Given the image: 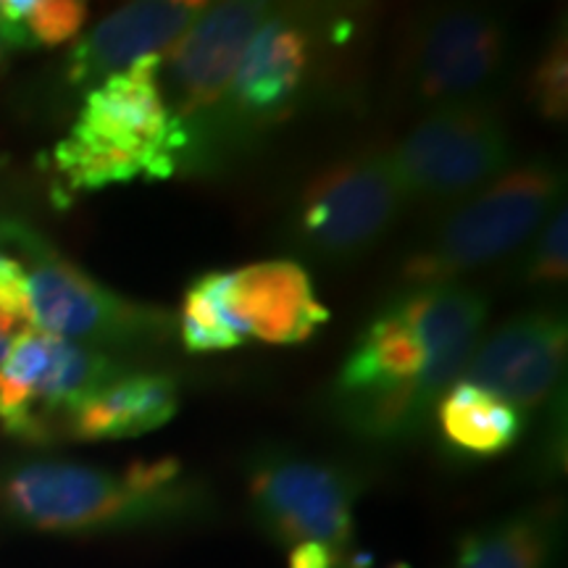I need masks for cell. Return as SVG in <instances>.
Returning a JSON list of instances; mask_svg holds the SVG:
<instances>
[{
	"label": "cell",
	"instance_id": "6da1fadb",
	"mask_svg": "<svg viewBox=\"0 0 568 568\" xmlns=\"http://www.w3.org/2000/svg\"><path fill=\"white\" fill-rule=\"evenodd\" d=\"M11 518L40 531L142 529L197 516L203 495L184 479L176 458L130 464L113 474L67 460H27L13 466L0 485Z\"/></svg>",
	"mask_w": 568,
	"mask_h": 568
},
{
	"label": "cell",
	"instance_id": "7a4b0ae2",
	"mask_svg": "<svg viewBox=\"0 0 568 568\" xmlns=\"http://www.w3.org/2000/svg\"><path fill=\"white\" fill-rule=\"evenodd\" d=\"M161 69L163 55H151L105 77L84 95L80 119L53 151L55 169L71 190L176 174L187 140L166 105Z\"/></svg>",
	"mask_w": 568,
	"mask_h": 568
},
{
	"label": "cell",
	"instance_id": "3957f363",
	"mask_svg": "<svg viewBox=\"0 0 568 568\" xmlns=\"http://www.w3.org/2000/svg\"><path fill=\"white\" fill-rule=\"evenodd\" d=\"M564 195V176L550 161L510 166L485 190L453 205L403 264L408 287L458 282L474 268L489 266L521 247L542 230ZM564 205V203H560Z\"/></svg>",
	"mask_w": 568,
	"mask_h": 568
},
{
	"label": "cell",
	"instance_id": "277c9868",
	"mask_svg": "<svg viewBox=\"0 0 568 568\" xmlns=\"http://www.w3.org/2000/svg\"><path fill=\"white\" fill-rule=\"evenodd\" d=\"M406 201L458 205L514 166V140L495 103L435 105L387 151Z\"/></svg>",
	"mask_w": 568,
	"mask_h": 568
},
{
	"label": "cell",
	"instance_id": "5b68a950",
	"mask_svg": "<svg viewBox=\"0 0 568 568\" xmlns=\"http://www.w3.org/2000/svg\"><path fill=\"white\" fill-rule=\"evenodd\" d=\"M426 364L414 326L387 303L337 374L335 400L347 429L374 443H403L424 432L435 414L422 387Z\"/></svg>",
	"mask_w": 568,
	"mask_h": 568
},
{
	"label": "cell",
	"instance_id": "8992f818",
	"mask_svg": "<svg viewBox=\"0 0 568 568\" xmlns=\"http://www.w3.org/2000/svg\"><path fill=\"white\" fill-rule=\"evenodd\" d=\"M406 203L387 151L345 155L305 184L295 240L324 264H353L387 237Z\"/></svg>",
	"mask_w": 568,
	"mask_h": 568
},
{
	"label": "cell",
	"instance_id": "52a82bcc",
	"mask_svg": "<svg viewBox=\"0 0 568 568\" xmlns=\"http://www.w3.org/2000/svg\"><path fill=\"white\" fill-rule=\"evenodd\" d=\"M30 258V326L45 335L92 347H138L169 335V314L116 295L80 266L61 258L40 234L21 245Z\"/></svg>",
	"mask_w": 568,
	"mask_h": 568
},
{
	"label": "cell",
	"instance_id": "ba28073f",
	"mask_svg": "<svg viewBox=\"0 0 568 568\" xmlns=\"http://www.w3.org/2000/svg\"><path fill=\"white\" fill-rule=\"evenodd\" d=\"M361 481L351 468L295 456L264 453L247 477L253 516L282 545L318 542L343 560L351 556L353 508Z\"/></svg>",
	"mask_w": 568,
	"mask_h": 568
},
{
	"label": "cell",
	"instance_id": "9c48e42d",
	"mask_svg": "<svg viewBox=\"0 0 568 568\" xmlns=\"http://www.w3.org/2000/svg\"><path fill=\"white\" fill-rule=\"evenodd\" d=\"M272 13V6L261 0L205 6L184 38L166 53V105L187 140V151L203 119L224 105L253 34Z\"/></svg>",
	"mask_w": 568,
	"mask_h": 568
},
{
	"label": "cell",
	"instance_id": "30bf717a",
	"mask_svg": "<svg viewBox=\"0 0 568 568\" xmlns=\"http://www.w3.org/2000/svg\"><path fill=\"white\" fill-rule=\"evenodd\" d=\"M506 21L485 9L435 11L410 42L408 77L422 103L443 105L479 98L503 67Z\"/></svg>",
	"mask_w": 568,
	"mask_h": 568
},
{
	"label": "cell",
	"instance_id": "8fae6325",
	"mask_svg": "<svg viewBox=\"0 0 568 568\" xmlns=\"http://www.w3.org/2000/svg\"><path fill=\"white\" fill-rule=\"evenodd\" d=\"M566 345L564 316L548 308L524 311L474 347L464 382L487 389L518 410H537L556 393Z\"/></svg>",
	"mask_w": 568,
	"mask_h": 568
},
{
	"label": "cell",
	"instance_id": "7c38bea8",
	"mask_svg": "<svg viewBox=\"0 0 568 568\" xmlns=\"http://www.w3.org/2000/svg\"><path fill=\"white\" fill-rule=\"evenodd\" d=\"M314 67V34L287 11H274L240 61L224 113L240 130H266L295 109Z\"/></svg>",
	"mask_w": 568,
	"mask_h": 568
},
{
	"label": "cell",
	"instance_id": "4fadbf2b",
	"mask_svg": "<svg viewBox=\"0 0 568 568\" xmlns=\"http://www.w3.org/2000/svg\"><path fill=\"white\" fill-rule=\"evenodd\" d=\"M209 3L195 0H140L98 21L71 48L67 80L98 84L151 55H166Z\"/></svg>",
	"mask_w": 568,
	"mask_h": 568
},
{
	"label": "cell",
	"instance_id": "5bb4252c",
	"mask_svg": "<svg viewBox=\"0 0 568 568\" xmlns=\"http://www.w3.org/2000/svg\"><path fill=\"white\" fill-rule=\"evenodd\" d=\"M232 305L247 339L297 345L329 322L308 272L295 261H258L232 272Z\"/></svg>",
	"mask_w": 568,
	"mask_h": 568
},
{
	"label": "cell",
	"instance_id": "9a60e30c",
	"mask_svg": "<svg viewBox=\"0 0 568 568\" xmlns=\"http://www.w3.org/2000/svg\"><path fill=\"white\" fill-rule=\"evenodd\" d=\"M180 410V385L169 374H119L67 416L74 439H124L169 424Z\"/></svg>",
	"mask_w": 568,
	"mask_h": 568
},
{
	"label": "cell",
	"instance_id": "2e32d148",
	"mask_svg": "<svg viewBox=\"0 0 568 568\" xmlns=\"http://www.w3.org/2000/svg\"><path fill=\"white\" fill-rule=\"evenodd\" d=\"M435 416L447 445L466 456H500L524 432L521 410L464 379L439 397Z\"/></svg>",
	"mask_w": 568,
	"mask_h": 568
},
{
	"label": "cell",
	"instance_id": "e0dca14e",
	"mask_svg": "<svg viewBox=\"0 0 568 568\" xmlns=\"http://www.w3.org/2000/svg\"><path fill=\"white\" fill-rule=\"evenodd\" d=\"M558 506L542 503L464 537L453 568H548L558 542Z\"/></svg>",
	"mask_w": 568,
	"mask_h": 568
},
{
	"label": "cell",
	"instance_id": "ac0fdd59",
	"mask_svg": "<svg viewBox=\"0 0 568 568\" xmlns=\"http://www.w3.org/2000/svg\"><path fill=\"white\" fill-rule=\"evenodd\" d=\"M180 337L187 353L232 351L247 343L232 305V272H209L190 284L180 311Z\"/></svg>",
	"mask_w": 568,
	"mask_h": 568
},
{
	"label": "cell",
	"instance_id": "d6986e66",
	"mask_svg": "<svg viewBox=\"0 0 568 568\" xmlns=\"http://www.w3.org/2000/svg\"><path fill=\"white\" fill-rule=\"evenodd\" d=\"M529 101L548 122H564L568 116V45L564 30L539 55L529 82Z\"/></svg>",
	"mask_w": 568,
	"mask_h": 568
},
{
	"label": "cell",
	"instance_id": "ffe728a7",
	"mask_svg": "<svg viewBox=\"0 0 568 568\" xmlns=\"http://www.w3.org/2000/svg\"><path fill=\"white\" fill-rule=\"evenodd\" d=\"M88 21V3L82 0H34L24 24L32 48L61 45L74 40Z\"/></svg>",
	"mask_w": 568,
	"mask_h": 568
},
{
	"label": "cell",
	"instance_id": "44dd1931",
	"mask_svg": "<svg viewBox=\"0 0 568 568\" xmlns=\"http://www.w3.org/2000/svg\"><path fill=\"white\" fill-rule=\"evenodd\" d=\"M568 216L566 205H558L542 224L535 251L529 255L527 280L531 284H564L568 276Z\"/></svg>",
	"mask_w": 568,
	"mask_h": 568
},
{
	"label": "cell",
	"instance_id": "7402d4cb",
	"mask_svg": "<svg viewBox=\"0 0 568 568\" xmlns=\"http://www.w3.org/2000/svg\"><path fill=\"white\" fill-rule=\"evenodd\" d=\"M339 566H343V560L318 542H301V545H293V550H290V568H339Z\"/></svg>",
	"mask_w": 568,
	"mask_h": 568
},
{
	"label": "cell",
	"instance_id": "603a6c76",
	"mask_svg": "<svg viewBox=\"0 0 568 568\" xmlns=\"http://www.w3.org/2000/svg\"><path fill=\"white\" fill-rule=\"evenodd\" d=\"M32 230L30 226H24L21 222H13V219L6 216V213H0V245H17L21 247L27 243V240L32 237Z\"/></svg>",
	"mask_w": 568,
	"mask_h": 568
},
{
	"label": "cell",
	"instance_id": "cb8c5ba5",
	"mask_svg": "<svg viewBox=\"0 0 568 568\" xmlns=\"http://www.w3.org/2000/svg\"><path fill=\"white\" fill-rule=\"evenodd\" d=\"M24 329V326H19L17 322H13L11 316H6L3 311H0V332H3V335H9V337H13V335H19V332Z\"/></svg>",
	"mask_w": 568,
	"mask_h": 568
},
{
	"label": "cell",
	"instance_id": "d4e9b609",
	"mask_svg": "<svg viewBox=\"0 0 568 568\" xmlns=\"http://www.w3.org/2000/svg\"><path fill=\"white\" fill-rule=\"evenodd\" d=\"M11 339H13V337H9V335H3V332H0V361H3V355H6V351H9Z\"/></svg>",
	"mask_w": 568,
	"mask_h": 568
},
{
	"label": "cell",
	"instance_id": "484cf974",
	"mask_svg": "<svg viewBox=\"0 0 568 568\" xmlns=\"http://www.w3.org/2000/svg\"><path fill=\"white\" fill-rule=\"evenodd\" d=\"M3 53H6V48H3V45H0V63H3Z\"/></svg>",
	"mask_w": 568,
	"mask_h": 568
},
{
	"label": "cell",
	"instance_id": "4316f807",
	"mask_svg": "<svg viewBox=\"0 0 568 568\" xmlns=\"http://www.w3.org/2000/svg\"><path fill=\"white\" fill-rule=\"evenodd\" d=\"M393 568H408V566H406V564H395Z\"/></svg>",
	"mask_w": 568,
	"mask_h": 568
}]
</instances>
